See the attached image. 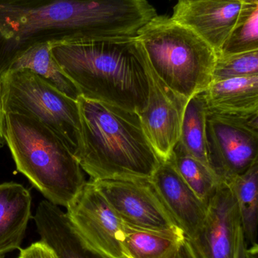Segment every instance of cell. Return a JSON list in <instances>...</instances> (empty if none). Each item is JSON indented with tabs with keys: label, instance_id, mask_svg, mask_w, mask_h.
I'll return each mask as SVG.
<instances>
[{
	"label": "cell",
	"instance_id": "6da1fadb",
	"mask_svg": "<svg viewBox=\"0 0 258 258\" xmlns=\"http://www.w3.org/2000/svg\"><path fill=\"white\" fill-rule=\"evenodd\" d=\"M157 15L147 0H0V77L36 44L136 37Z\"/></svg>",
	"mask_w": 258,
	"mask_h": 258
},
{
	"label": "cell",
	"instance_id": "7a4b0ae2",
	"mask_svg": "<svg viewBox=\"0 0 258 258\" xmlns=\"http://www.w3.org/2000/svg\"><path fill=\"white\" fill-rule=\"evenodd\" d=\"M55 60L80 96L132 111L148 102V60L136 37L51 44Z\"/></svg>",
	"mask_w": 258,
	"mask_h": 258
},
{
	"label": "cell",
	"instance_id": "3957f363",
	"mask_svg": "<svg viewBox=\"0 0 258 258\" xmlns=\"http://www.w3.org/2000/svg\"><path fill=\"white\" fill-rule=\"evenodd\" d=\"M80 145L75 157L92 180L149 179L160 158L137 112L79 97Z\"/></svg>",
	"mask_w": 258,
	"mask_h": 258
},
{
	"label": "cell",
	"instance_id": "277c9868",
	"mask_svg": "<svg viewBox=\"0 0 258 258\" xmlns=\"http://www.w3.org/2000/svg\"><path fill=\"white\" fill-rule=\"evenodd\" d=\"M3 135L18 171L46 200L66 208L86 180L65 143L39 121L18 113H5Z\"/></svg>",
	"mask_w": 258,
	"mask_h": 258
},
{
	"label": "cell",
	"instance_id": "5b68a950",
	"mask_svg": "<svg viewBox=\"0 0 258 258\" xmlns=\"http://www.w3.org/2000/svg\"><path fill=\"white\" fill-rule=\"evenodd\" d=\"M136 38L154 74L183 99L188 101L212 83L217 53L171 17L156 15L139 30Z\"/></svg>",
	"mask_w": 258,
	"mask_h": 258
},
{
	"label": "cell",
	"instance_id": "8992f818",
	"mask_svg": "<svg viewBox=\"0 0 258 258\" xmlns=\"http://www.w3.org/2000/svg\"><path fill=\"white\" fill-rule=\"evenodd\" d=\"M0 79L5 113L39 121L56 133L75 156L80 145L77 101L27 70L9 71Z\"/></svg>",
	"mask_w": 258,
	"mask_h": 258
},
{
	"label": "cell",
	"instance_id": "52a82bcc",
	"mask_svg": "<svg viewBox=\"0 0 258 258\" xmlns=\"http://www.w3.org/2000/svg\"><path fill=\"white\" fill-rule=\"evenodd\" d=\"M206 142L211 169L229 183L258 162V112L231 114L208 109Z\"/></svg>",
	"mask_w": 258,
	"mask_h": 258
},
{
	"label": "cell",
	"instance_id": "ba28073f",
	"mask_svg": "<svg viewBox=\"0 0 258 258\" xmlns=\"http://www.w3.org/2000/svg\"><path fill=\"white\" fill-rule=\"evenodd\" d=\"M92 182L124 224L152 230L178 226L149 179L115 178Z\"/></svg>",
	"mask_w": 258,
	"mask_h": 258
},
{
	"label": "cell",
	"instance_id": "9c48e42d",
	"mask_svg": "<svg viewBox=\"0 0 258 258\" xmlns=\"http://www.w3.org/2000/svg\"><path fill=\"white\" fill-rule=\"evenodd\" d=\"M66 209L74 227L94 248L109 258H126L124 222L92 180L86 182Z\"/></svg>",
	"mask_w": 258,
	"mask_h": 258
},
{
	"label": "cell",
	"instance_id": "30bf717a",
	"mask_svg": "<svg viewBox=\"0 0 258 258\" xmlns=\"http://www.w3.org/2000/svg\"><path fill=\"white\" fill-rule=\"evenodd\" d=\"M148 102L138 113L151 147L162 161L171 159L180 141L186 100L171 90L148 66Z\"/></svg>",
	"mask_w": 258,
	"mask_h": 258
},
{
	"label": "cell",
	"instance_id": "8fae6325",
	"mask_svg": "<svg viewBox=\"0 0 258 258\" xmlns=\"http://www.w3.org/2000/svg\"><path fill=\"white\" fill-rule=\"evenodd\" d=\"M242 228L236 197L230 185L220 182L207 205L205 219L190 239L200 258H235Z\"/></svg>",
	"mask_w": 258,
	"mask_h": 258
},
{
	"label": "cell",
	"instance_id": "7c38bea8",
	"mask_svg": "<svg viewBox=\"0 0 258 258\" xmlns=\"http://www.w3.org/2000/svg\"><path fill=\"white\" fill-rule=\"evenodd\" d=\"M247 0H178L171 18L196 33L218 54Z\"/></svg>",
	"mask_w": 258,
	"mask_h": 258
},
{
	"label": "cell",
	"instance_id": "4fadbf2b",
	"mask_svg": "<svg viewBox=\"0 0 258 258\" xmlns=\"http://www.w3.org/2000/svg\"><path fill=\"white\" fill-rule=\"evenodd\" d=\"M149 180L177 225L193 239L205 219L206 205L182 178L171 159L162 161Z\"/></svg>",
	"mask_w": 258,
	"mask_h": 258
},
{
	"label": "cell",
	"instance_id": "5bb4252c",
	"mask_svg": "<svg viewBox=\"0 0 258 258\" xmlns=\"http://www.w3.org/2000/svg\"><path fill=\"white\" fill-rule=\"evenodd\" d=\"M33 219L40 241L56 258H109L85 239L65 212L48 200L39 203Z\"/></svg>",
	"mask_w": 258,
	"mask_h": 258
},
{
	"label": "cell",
	"instance_id": "9a60e30c",
	"mask_svg": "<svg viewBox=\"0 0 258 258\" xmlns=\"http://www.w3.org/2000/svg\"><path fill=\"white\" fill-rule=\"evenodd\" d=\"M28 189L15 182L0 183V258L20 249L31 218Z\"/></svg>",
	"mask_w": 258,
	"mask_h": 258
},
{
	"label": "cell",
	"instance_id": "2e32d148",
	"mask_svg": "<svg viewBox=\"0 0 258 258\" xmlns=\"http://www.w3.org/2000/svg\"><path fill=\"white\" fill-rule=\"evenodd\" d=\"M204 92L209 110L231 114L258 112V76L212 81Z\"/></svg>",
	"mask_w": 258,
	"mask_h": 258
},
{
	"label": "cell",
	"instance_id": "e0dca14e",
	"mask_svg": "<svg viewBox=\"0 0 258 258\" xmlns=\"http://www.w3.org/2000/svg\"><path fill=\"white\" fill-rule=\"evenodd\" d=\"M180 227L145 230L124 223L123 246L126 258H177L186 239Z\"/></svg>",
	"mask_w": 258,
	"mask_h": 258
},
{
	"label": "cell",
	"instance_id": "ac0fdd59",
	"mask_svg": "<svg viewBox=\"0 0 258 258\" xmlns=\"http://www.w3.org/2000/svg\"><path fill=\"white\" fill-rule=\"evenodd\" d=\"M15 70H27L34 73L50 86L76 101L80 96L74 83L55 60L49 42L36 44L24 51L12 63L9 71Z\"/></svg>",
	"mask_w": 258,
	"mask_h": 258
},
{
	"label": "cell",
	"instance_id": "d6986e66",
	"mask_svg": "<svg viewBox=\"0 0 258 258\" xmlns=\"http://www.w3.org/2000/svg\"><path fill=\"white\" fill-rule=\"evenodd\" d=\"M257 183L258 162L246 172L227 183L237 202L245 244L252 251L258 250Z\"/></svg>",
	"mask_w": 258,
	"mask_h": 258
},
{
	"label": "cell",
	"instance_id": "ffe728a7",
	"mask_svg": "<svg viewBox=\"0 0 258 258\" xmlns=\"http://www.w3.org/2000/svg\"><path fill=\"white\" fill-rule=\"evenodd\" d=\"M208 109L204 90L188 100L183 113L179 141L191 155L209 166L206 142Z\"/></svg>",
	"mask_w": 258,
	"mask_h": 258
},
{
	"label": "cell",
	"instance_id": "44dd1931",
	"mask_svg": "<svg viewBox=\"0 0 258 258\" xmlns=\"http://www.w3.org/2000/svg\"><path fill=\"white\" fill-rule=\"evenodd\" d=\"M171 160L182 178L207 206L221 180L210 167L191 155L180 141L174 147Z\"/></svg>",
	"mask_w": 258,
	"mask_h": 258
},
{
	"label": "cell",
	"instance_id": "7402d4cb",
	"mask_svg": "<svg viewBox=\"0 0 258 258\" xmlns=\"http://www.w3.org/2000/svg\"><path fill=\"white\" fill-rule=\"evenodd\" d=\"M258 50V0H247L239 20L217 54Z\"/></svg>",
	"mask_w": 258,
	"mask_h": 258
},
{
	"label": "cell",
	"instance_id": "603a6c76",
	"mask_svg": "<svg viewBox=\"0 0 258 258\" xmlns=\"http://www.w3.org/2000/svg\"><path fill=\"white\" fill-rule=\"evenodd\" d=\"M258 76V50L231 54H217L212 81Z\"/></svg>",
	"mask_w": 258,
	"mask_h": 258
},
{
	"label": "cell",
	"instance_id": "cb8c5ba5",
	"mask_svg": "<svg viewBox=\"0 0 258 258\" xmlns=\"http://www.w3.org/2000/svg\"><path fill=\"white\" fill-rule=\"evenodd\" d=\"M18 258H56L53 250L42 241L21 249Z\"/></svg>",
	"mask_w": 258,
	"mask_h": 258
},
{
	"label": "cell",
	"instance_id": "d4e9b609",
	"mask_svg": "<svg viewBox=\"0 0 258 258\" xmlns=\"http://www.w3.org/2000/svg\"><path fill=\"white\" fill-rule=\"evenodd\" d=\"M257 253L258 251H252L247 248L245 239H244L243 232L241 228L238 235L235 258H257Z\"/></svg>",
	"mask_w": 258,
	"mask_h": 258
},
{
	"label": "cell",
	"instance_id": "484cf974",
	"mask_svg": "<svg viewBox=\"0 0 258 258\" xmlns=\"http://www.w3.org/2000/svg\"><path fill=\"white\" fill-rule=\"evenodd\" d=\"M177 258H200L192 241L186 236Z\"/></svg>",
	"mask_w": 258,
	"mask_h": 258
},
{
	"label": "cell",
	"instance_id": "4316f807",
	"mask_svg": "<svg viewBox=\"0 0 258 258\" xmlns=\"http://www.w3.org/2000/svg\"><path fill=\"white\" fill-rule=\"evenodd\" d=\"M5 111L3 108V87H2L1 79H0V148L5 144L3 127H4Z\"/></svg>",
	"mask_w": 258,
	"mask_h": 258
}]
</instances>
